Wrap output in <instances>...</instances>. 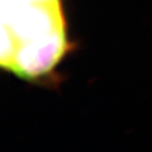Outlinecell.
<instances>
[{
	"label": "cell",
	"mask_w": 152,
	"mask_h": 152,
	"mask_svg": "<svg viewBox=\"0 0 152 152\" xmlns=\"http://www.w3.org/2000/svg\"><path fill=\"white\" fill-rule=\"evenodd\" d=\"M71 49L62 0H1L2 69L45 83L55 77Z\"/></svg>",
	"instance_id": "obj_1"
}]
</instances>
